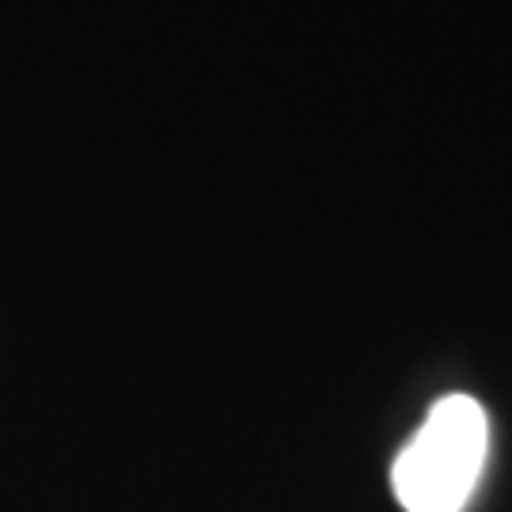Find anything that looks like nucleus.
Masks as SVG:
<instances>
[{"mask_svg": "<svg viewBox=\"0 0 512 512\" xmlns=\"http://www.w3.org/2000/svg\"><path fill=\"white\" fill-rule=\"evenodd\" d=\"M490 456V418L471 395H444L391 463L406 512H463Z\"/></svg>", "mask_w": 512, "mask_h": 512, "instance_id": "obj_1", "label": "nucleus"}]
</instances>
